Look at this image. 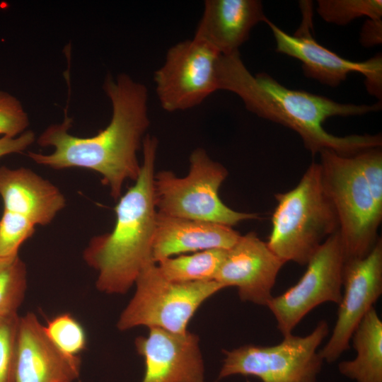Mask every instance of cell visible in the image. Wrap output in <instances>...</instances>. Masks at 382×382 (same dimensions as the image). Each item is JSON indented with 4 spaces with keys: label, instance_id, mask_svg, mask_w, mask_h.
Here are the masks:
<instances>
[{
    "label": "cell",
    "instance_id": "1",
    "mask_svg": "<svg viewBox=\"0 0 382 382\" xmlns=\"http://www.w3.org/2000/svg\"><path fill=\"white\" fill-rule=\"evenodd\" d=\"M103 90L111 102L112 118L108 125L91 137H79L69 133L71 119L66 113L60 124L47 127L37 143L52 146L49 154L29 151L36 163L53 169L81 168L94 170L115 199L121 197L125 182L135 181L141 169L137 152L142 146L149 126V93L146 86L129 75L115 79L108 76Z\"/></svg>",
    "mask_w": 382,
    "mask_h": 382
},
{
    "label": "cell",
    "instance_id": "2",
    "mask_svg": "<svg viewBox=\"0 0 382 382\" xmlns=\"http://www.w3.org/2000/svg\"><path fill=\"white\" fill-rule=\"evenodd\" d=\"M218 90L236 94L246 109L258 117L281 124L296 132L313 155L332 150L352 156L362 150L381 147V134L337 137L323 126L329 117L362 115L381 109V101L372 105L340 103L326 97L293 90L265 72L253 75L239 52L221 54L216 64Z\"/></svg>",
    "mask_w": 382,
    "mask_h": 382
},
{
    "label": "cell",
    "instance_id": "3",
    "mask_svg": "<svg viewBox=\"0 0 382 382\" xmlns=\"http://www.w3.org/2000/svg\"><path fill=\"white\" fill-rule=\"evenodd\" d=\"M157 149V139L146 135L139 175L134 185L118 199L113 229L93 236L83 250L84 261L97 272L96 286L101 292L127 293L141 270L154 262L152 245L157 209L154 180Z\"/></svg>",
    "mask_w": 382,
    "mask_h": 382
},
{
    "label": "cell",
    "instance_id": "4",
    "mask_svg": "<svg viewBox=\"0 0 382 382\" xmlns=\"http://www.w3.org/2000/svg\"><path fill=\"white\" fill-rule=\"evenodd\" d=\"M277 206L267 243L285 263L306 265L323 243L339 230L319 163L312 162L297 185L275 195Z\"/></svg>",
    "mask_w": 382,
    "mask_h": 382
},
{
    "label": "cell",
    "instance_id": "5",
    "mask_svg": "<svg viewBox=\"0 0 382 382\" xmlns=\"http://www.w3.org/2000/svg\"><path fill=\"white\" fill-rule=\"evenodd\" d=\"M228 175L221 163L198 148L190 156V168L183 178L169 170L154 175V191L157 212L174 217L199 220L233 226L256 213L235 211L220 199L219 191Z\"/></svg>",
    "mask_w": 382,
    "mask_h": 382
},
{
    "label": "cell",
    "instance_id": "6",
    "mask_svg": "<svg viewBox=\"0 0 382 382\" xmlns=\"http://www.w3.org/2000/svg\"><path fill=\"white\" fill-rule=\"evenodd\" d=\"M324 187L335 209L345 260L366 257L374 247L382 219L366 180L352 156L319 153Z\"/></svg>",
    "mask_w": 382,
    "mask_h": 382
},
{
    "label": "cell",
    "instance_id": "7",
    "mask_svg": "<svg viewBox=\"0 0 382 382\" xmlns=\"http://www.w3.org/2000/svg\"><path fill=\"white\" fill-rule=\"evenodd\" d=\"M136 291L117 323L120 330L138 326L185 333L190 319L207 299L224 286L216 280L177 282L166 279L156 263L144 268Z\"/></svg>",
    "mask_w": 382,
    "mask_h": 382
},
{
    "label": "cell",
    "instance_id": "8",
    "mask_svg": "<svg viewBox=\"0 0 382 382\" xmlns=\"http://www.w3.org/2000/svg\"><path fill=\"white\" fill-rule=\"evenodd\" d=\"M328 334V323L320 320L306 336L290 334L272 346L245 345L224 350L218 379L243 375L262 382H316L324 362L318 348Z\"/></svg>",
    "mask_w": 382,
    "mask_h": 382
},
{
    "label": "cell",
    "instance_id": "9",
    "mask_svg": "<svg viewBox=\"0 0 382 382\" xmlns=\"http://www.w3.org/2000/svg\"><path fill=\"white\" fill-rule=\"evenodd\" d=\"M345 260L337 231L319 247L298 282L282 294L271 298L266 306L274 316L283 337L292 334L301 320L316 306L326 302L340 303Z\"/></svg>",
    "mask_w": 382,
    "mask_h": 382
},
{
    "label": "cell",
    "instance_id": "10",
    "mask_svg": "<svg viewBox=\"0 0 382 382\" xmlns=\"http://www.w3.org/2000/svg\"><path fill=\"white\" fill-rule=\"evenodd\" d=\"M220 55L194 37L170 47L163 64L154 76L162 108L167 112L186 110L218 91L216 64Z\"/></svg>",
    "mask_w": 382,
    "mask_h": 382
},
{
    "label": "cell",
    "instance_id": "11",
    "mask_svg": "<svg viewBox=\"0 0 382 382\" xmlns=\"http://www.w3.org/2000/svg\"><path fill=\"white\" fill-rule=\"evenodd\" d=\"M303 5V18L294 35L287 34L269 19L266 21L276 42V51L299 59L306 77L331 87L340 85L349 73H359L365 77L368 92L381 100V54H377L366 61L353 62L320 45L309 31L312 21L311 4L306 1Z\"/></svg>",
    "mask_w": 382,
    "mask_h": 382
},
{
    "label": "cell",
    "instance_id": "12",
    "mask_svg": "<svg viewBox=\"0 0 382 382\" xmlns=\"http://www.w3.org/2000/svg\"><path fill=\"white\" fill-rule=\"evenodd\" d=\"M342 298L332 334L319 352L323 361H336L349 348L352 335L382 294V241L364 257L345 260Z\"/></svg>",
    "mask_w": 382,
    "mask_h": 382
},
{
    "label": "cell",
    "instance_id": "13",
    "mask_svg": "<svg viewBox=\"0 0 382 382\" xmlns=\"http://www.w3.org/2000/svg\"><path fill=\"white\" fill-rule=\"evenodd\" d=\"M284 264L266 242L249 232L227 250L214 280L225 288L236 287L241 301L266 306Z\"/></svg>",
    "mask_w": 382,
    "mask_h": 382
},
{
    "label": "cell",
    "instance_id": "14",
    "mask_svg": "<svg viewBox=\"0 0 382 382\" xmlns=\"http://www.w3.org/2000/svg\"><path fill=\"white\" fill-rule=\"evenodd\" d=\"M149 329L147 336H139L134 341L144 360L141 382H205L197 335L188 330L178 333Z\"/></svg>",
    "mask_w": 382,
    "mask_h": 382
},
{
    "label": "cell",
    "instance_id": "15",
    "mask_svg": "<svg viewBox=\"0 0 382 382\" xmlns=\"http://www.w3.org/2000/svg\"><path fill=\"white\" fill-rule=\"evenodd\" d=\"M81 366L80 356L60 350L33 313L20 316L13 382H74Z\"/></svg>",
    "mask_w": 382,
    "mask_h": 382
},
{
    "label": "cell",
    "instance_id": "16",
    "mask_svg": "<svg viewBox=\"0 0 382 382\" xmlns=\"http://www.w3.org/2000/svg\"><path fill=\"white\" fill-rule=\"evenodd\" d=\"M268 18L258 0H206L194 38L221 54L238 52L252 28Z\"/></svg>",
    "mask_w": 382,
    "mask_h": 382
},
{
    "label": "cell",
    "instance_id": "17",
    "mask_svg": "<svg viewBox=\"0 0 382 382\" xmlns=\"http://www.w3.org/2000/svg\"><path fill=\"white\" fill-rule=\"evenodd\" d=\"M0 196L4 210L23 216L35 226L49 224L66 205L54 185L23 167H0Z\"/></svg>",
    "mask_w": 382,
    "mask_h": 382
},
{
    "label": "cell",
    "instance_id": "18",
    "mask_svg": "<svg viewBox=\"0 0 382 382\" xmlns=\"http://www.w3.org/2000/svg\"><path fill=\"white\" fill-rule=\"evenodd\" d=\"M241 235L231 226L157 212L152 245L155 263L174 255L211 249L228 250Z\"/></svg>",
    "mask_w": 382,
    "mask_h": 382
},
{
    "label": "cell",
    "instance_id": "19",
    "mask_svg": "<svg viewBox=\"0 0 382 382\" xmlns=\"http://www.w3.org/2000/svg\"><path fill=\"white\" fill-rule=\"evenodd\" d=\"M351 340L357 354L338 364L340 374L355 382H382V321L374 307L360 321Z\"/></svg>",
    "mask_w": 382,
    "mask_h": 382
},
{
    "label": "cell",
    "instance_id": "20",
    "mask_svg": "<svg viewBox=\"0 0 382 382\" xmlns=\"http://www.w3.org/2000/svg\"><path fill=\"white\" fill-rule=\"evenodd\" d=\"M227 250L211 249L163 259L156 265L168 279L177 282L214 280Z\"/></svg>",
    "mask_w": 382,
    "mask_h": 382
},
{
    "label": "cell",
    "instance_id": "21",
    "mask_svg": "<svg viewBox=\"0 0 382 382\" xmlns=\"http://www.w3.org/2000/svg\"><path fill=\"white\" fill-rule=\"evenodd\" d=\"M27 284V267L18 255L0 258V316L18 313Z\"/></svg>",
    "mask_w": 382,
    "mask_h": 382
},
{
    "label": "cell",
    "instance_id": "22",
    "mask_svg": "<svg viewBox=\"0 0 382 382\" xmlns=\"http://www.w3.org/2000/svg\"><path fill=\"white\" fill-rule=\"evenodd\" d=\"M317 11L326 22L345 25L356 18L382 17L381 0H318Z\"/></svg>",
    "mask_w": 382,
    "mask_h": 382
},
{
    "label": "cell",
    "instance_id": "23",
    "mask_svg": "<svg viewBox=\"0 0 382 382\" xmlns=\"http://www.w3.org/2000/svg\"><path fill=\"white\" fill-rule=\"evenodd\" d=\"M50 340L63 352L80 356L87 347V336L82 325L71 313L59 314L44 325Z\"/></svg>",
    "mask_w": 382,
    "mask_h": 382
},
{
    "label": "cell",
    "instance_id": "24",
    "mask_svg": "<svg viewBox=\"0 0 382 382\" xmlns=\"http://www.w3.org/2000/svg\"><path fill=\"white\" fill-rule=\"evenodd\" d=\"M34 232L35 225L28 219L4 210L0 219V258L18 255L21 245Z\"/></svg>",
    "mask_w": 382,
    "mask_h": 382
},
{
    "label": "cell",
    "instance_id": "25",
    "mask_svg": "<svg viewBox=\"0 0 382 382\" xmlns=\"http://www.w3.org/2000/svg\"><path fill=\"white\" fill-rule=\"evenodd\" d=\"M20 316H0V382H13Z\"/></svg>",
    "mask_w": 382,
    "mask_h": 382
},
{
    "label": "cell",
    "instance_id": "26",
    "mask_svg": "<svg viewBox=\"0 0 382 382\" xmlns=\"http://www.w3.org/2000/svg\"><path fill=\"white\" fill-rule=\"evenodd\" d=\"M353 157L367 183L375 202L380 208H382L381 147L362 150L354 154Z\"/></svg>",
    "mask_w": 382,
    "mask_h": 382
},
{
    "label": "cell",
    "instance_id": "27",
    "mask_svg": "<svg viewBox=\"0 0 382 382\" xmlns=\"http://www.w3.org/2000/svg\"><path fill=\"white\" fill-rule=\"evenodd\" d=\"M28 125V115L21 101L11 93L0 91V135L18 137Z\"/></svg>",
    "mask_w": 382,
    "mask_h": 382
},
{
    "label": "cell",
    "instance_id": "28",
    "mask_svg": "<svg viewBox=\"0 0 382 382\" xmlns=\"http://www.w3.org/2000/svg\"><path fill=\"white\" fill-rule=\"evenodd\" d=\"M35 140L31 130H26L16 137L4 136L0 138V158L7 154L21 153L27 149Z\"/></svg>",
    "mask_w": 382,
    "mask_h": 382
},
{
    "label": "cell",
    "instance_id": "29",
    "mask_svg": "<svg viewBox=\"0 0 382 382\" xmlns=\"http://www.w3.org/2000/svg\"><path fill=\"white\" fill-rule=\"evenodd\" d=\"M382 41V20L369 19L363 25L360 32V42L364 47L379 45Z\"/></svg>",
    "mask_w": 382,
    "mask_h": 382
},
{
    "label": "cell",
    "instance_id": "30",
    "mask_svg": "<svg viewBox=\"0 0 382 382\" xmlns=\"http://www.w3.org/2000/svg\"><path fill=\"white\" fill-rule=\"evenodd\" d=\"M79 382H82V381H79Z\"/></svg>",
    "mask_w": 382,
    "mask_h": 382
}]
</instances>
